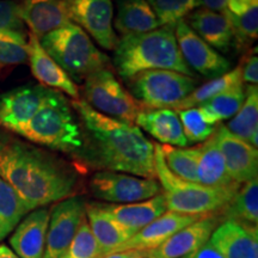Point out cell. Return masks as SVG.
Returning a JSON list of instances; mask_svg holds the SVG:
<instances>
[{
  "label": "cell",
  "instance_id": "ba28073f",
  "mask_svg": "<svg viewBox=\"0 0 258 258\" xmlns=\"http://www.w3.org/2000/svg\"><path fill=\"white\" fill-rule=\"evenodd\" d=\"M83 96V101L96 111L127 123H134L143 110L109 67L96 71L84 80Z\"/></svg>",
  "mask_w": 258,
  "mask_h": 258
},
{
  "label": "cell",
  "instance_id": "836d02e7",
  "mask_svg": "<svg viewBox=\"0 0 258 258\" xmlns=\"http://www.w3.org/2000/svg\"><path fill=\"white\" fill-rule=\"evenodd\" d=\"M27 44V35L0 32V69L28 62Z\"/></svg>",
  "mask_w": 258,
  "mask_h": 258
},
{
  "label": "cell",
  "instance_id": "4fadbf2b",
  "mask_svg": "<svg viewBox=\"0 0 258 258\" xmlns=\"http://www.w3.org/2000/svg\"><path fill=\"white\" fill-rule=\"evenodd\" d=\"M49 89L37 85H24L0 95V129L19 134L36 114Z\"/></svg>",
  "mask_w": 258,
  "mask_h": 258
},
{
  "label": "cell",
  "instance_id": "1f68e13d",
  "mask_svg": "<svg viewBox=\"0 0 258 258\" xmlns=\"http://www.w3.org/2000/svg\"><path fill=\"white\" fill-rule=\"evenodd\" d=\"M164 160L171 172L188 182L198 183L196 167H198V147L182 148L161 145Z\"/></svg>",
  "mask_w": 258,
  "mask_h": 258
},
{
  "label": "cell",
  "instance_id": "b9f144b4",
  "mask_svg": "<svg viewBox=\"0 0 258 258\" xmlns=\"http://www.w3.org/2000/svg\"><path fill=\"white\" fill-rule=\"evenodd\" d=\"M102 258H145L144 251H137V250H129V251H122V252H115L106 254Z\"/></svg>",
  "mask_w": 258,
  "mask_h": 258
},
{
  "label": "cell",
  "instance_id": "ffe728a7",
  "mask_svg": "<svg viewBox=\"0 0 258 258\" xmlns=\"http://www.w3.org/2000/svg\"><path fill=\"white\" fill-rule=\"evenodd\" d=\"M209 240L225 258H258V230L226 220L215 228Z\"/></svg>",
  "mask_w": 258,
  "mask_h": 258
},
{
  "label": "cell",
  "instance_id": "ab89813d",
  "mask_svg": "<svg viewBox=\"0 0 258 258\" xmlns=\"http://www.w3.org/2000/svg\"><path fill=\"white\" fill-rule=\"evenodd\" d=\"M182 258H225L220 251L217 249L215 245L212 244L211 240L206 241L199 249L186 254Z\"/></svg>",
  "mask_w": 258,
  "mask_h": 258
},
{
  "label": "cell",
  "instance_id": "44dd1931",
  "mask_svg": "<svg viewBox=\"0 0 258 258\" xmlns=\"http://www.w3.org/2000/svg\"><path fill=\"white\" fill-rule=\"evenodd\" d=\"M184 22L212 48L227 53L233 46V30L225 12L199 9L185 16Z\"/></svg>",
  "mask_w": 258,
  "mask_h": 258
},
{
  "label": "cell",
  "instance_id": "9a60e30c",
  "mask_svg": "<svg viewBox=\"0 0 258 258\" xmlns=\"http://www.w3.org/2000/svg\"><path fill=\"white\" fill-rule=\"evenodd\" d=\"M202 217H205V215L180 214V213L166 211L156 220L141 228L138 233L132 235L123 244L118 245L112 251V253L129 250L146 251L156 249V247L160 246L164 241L169 239L171 235L175 234L176 232L194 224Z\"/></svg>",
  "mask_w": 258,
  "mask_h": 258
},
{
  "label": "cell",
  "instance_id": "52a82bcc",
  "mask_svg": "<svg viewBox=\"0 0 258 258\" xmlns=\"http://www.w3.org/2000/svg\"><path fill=\"white\" fill-rule=\"evenodd\" d=\"M196 79L169 70L146 71L128 80V86L143 108H171L196 89Z\"/></svg>",
  "mask_w": 258,
  "mask_h": 258
},
{
  "label": "cell",
  "instance_id": "f546056e",
  "mask_svg": "<svg viewBox=\"0 0 258 258\" xmlns=\"http://www.w3.org/2000/svg\"><path fill=\"white\" fill-rule=\"evenodd\" d=\"M28 213L30 212L17 192L0 176V241L15 230Z\"/></svg>",
  "mask_w": 258,
  "mask_h": 258
},
{
  "label": "cell",
  "instance_id": "8d00e7d4",
  "mask_svg": "<svg viewBox=\"0 0 258 258\" xmlns=\"http://www.w3.org/2000/svg\"><path fill=\"white\" fill-rule=\"evenodd\" d=\"M63 258H102V252L93 237L86 217L80 224Z\"/></svg>",
  "mask_w": 258,
  "mask_h": 258
},
{
  "label": "cell",
  "instance_id": "8992f818",
  "mask_svg": "<svg viewBox=\"0 0 258 258\" xmlns=\"http://www.w3.org/2000/svg\"><path fill=\"white\" fill-rule=\"evenodd\" d=\"M41 46L74 83L109 67V57L97 48L82 28L69 23L40 38Z\"/></svg>",
  "mask_w": 258,
  "mask_h": 258
},
{
  "label": "cell",
  "instance_id": "277c9868",
  "mask_svg": "<svg viewBox=\"0 0 258 258\" xmlns=\"http://www.w3.org/2000/svg\"><path fill=\"white\" fill-rule=\"evenodd\" d=\"M18 135L29 143L71 154L73 158L78 156L84 144L82 127L71 103L60 91L51 89Z\"/></svg>",
  "mask_w": 258,
  "mask_h": 258
},
{
  "label": "cell",
  "instance_id": "30bf717a",
  "mask_svg": "<svg viewBox=\"0 0 258 258\" xmlns=\"http://www.w3.org/2000/svg\"><path fill=\"white\" fill-rule=\"evenodd\" d=\"M85 205L80 196H71L51 208L43 258H63L85 219Z\"/></svg>",
  "mask_w": 258,
  "mask_h": 258
},
{
  "label": "cell",
  "instance_id": "3957f363",
  "mask_svg": "<svg viewBox=\"0 0 258 258\" xmlns=\"http://www.w3.org/2000/svg\"><path fill=\"white\" fill-rule=\"evenodd\" d=\"M175 27L163 25L153 31L129 35L118 40L112 59L117 73L127 82L152 70L175 71L195 78L180 55Z\"/></svg>",
  "mask_w": 258,
  "mask_h": 258
},
{
  "label": "cell",
  "instance_id": "60d3db41",
  "mask_svg": "<svg viewBox=\"0 0 258 258\" xmlns=\"http://www.w3.org/2000/svg\"><path fill=\"white\" fill-rule=\"evenodd\" d=\"M195 8H202L215 12H224L227 10V0H196Z\"/></svg>",
  "mask_w": 258,
  "mask_h": 258
},
{
  "label": "cell",
  "instance_id": "f35d334b",
  "mask_svg": "<svg viewBox=\"0 0 258 258\" xmlns=\"http://www.w3.org/2000/svg\"><path fill=\"white\" fill-rule=\"evenodd\" d=\"M241 82L249 83L250 85H257L258 83V57L256 53L245 60V63L241 66Z\"/></svg>",
  "mask_w": 258,
  "mask_h": 258
},
{
  "label": "cell",
  "instance_id": "74e56055",
  "mask_svg": "<svg viewBox=\"0 0 258 258\" xmlns=\"http://www.w3.org/2000/svg\"><path fill=\"white\" fill-rule=\"evenodd\" d=\"M0 32L27 35L18 0H0Z\"/></svg>",
  "mask_w": 258,
  "mask_h": 258
},
{
  "label": "cell",
  "instance_id": "d4e9b609",
  "mask_svg": "<svg viewBox=\"0 0 258 258\" xmlns=\"http://www.w3.org/2000/svg\"><path fill=\"white\" fill-rule=\"evenodd\" d=\"M115 27L122 37L145 34L163 27L147 0H118Z\"/></svg>",
  "mask_w": 258,
  "mask_h": 258
},
{
  "label": "cell",
  "instance_id": "f1b7e54d",
  "mask_svg": "<svg viewBox=\"0 0 258 258\" xmlns=\"http://www.w3.org/2000/svg\"><path fill=\"white\" fill-rule=\"evenodd\" d=\"M227 220L257 227L258 224V182L257 178L244 183L222 209Z\"/></svg>",
  "mask_w": 258,
  "mask_h": 258
},
{
  "label": "cell",
  "instance_id": "6da1fadb",
  "mask_svg": "<svg viewBox=\"0 0 258 258\" xmlns=\"http://www.w3.org/2000/svg\"><path fill=\"white\" fill-rule=\"evenodd\" d=\"M71 106L82 124L84 141L74 159L101 171L157 179L154 146L138 125L108 117L83 99H73Z\"/></svg>",
  "mask_w": 258,
  "mask_h": 258
},
{
  "label": "cell",
  "instance_id": "2e32d148",
  "mask_svg": "<svg viewBox=\"0 0 258 258\" xmlns=\"http://www.w3.org/2000/svg\"><path fill=\"white\" fill-rule=\"evenodd\" d=\"M219 217L205 215L194 224L172 234L160 246L146 250L145 258H182L199 249L209 240L213 232L219 226Z\"/></svg>",
  "mask_w": 258,
  "mask_h": 258
},
{
  "label": "cell",
  "instance_id": "83f0119b",
  "mask_svg": "<svg viewBox=\"0 0 258 258\" xmlns=\"http://www.w3.org/2000/svg\"><path fill=\"white\" fill-rule=\"evenodd\" d=\"M227 129L251 146H258V89L257 85L246 88V97L243 105L232 120L228 122Z\"/></svg>",
  "mask_w": 258,
  "mask_h": 258
},
{
  "label": "cell",
  "instance_id": "5bb4252c",
  "mask_svg": "<svg viewBox=\"0 0 258 258\" xmlns=\"http://www.w3.org/2000/svg\"><path fill=\"white\" fill-rule=\"evenodd\" d=\"M215 143L224 157L228 175L238 184L257 178L258 151L246 141L237 138L224 124L214 132Z\"/></svg>",
  "mask_w": 258,
  "mask_h": 258
},
{
  "label": "cell",
  "instance_id": "e0dca14e",
  "mask_svg": "<svg viewBox=\"0 0 258 258\" xmlns=\"http://www.w3.org/2000/svg\"><path fill=\"white\" fill-rule=\"evenodd\" d=\"M27 49L28 62L30 64L31 73L41 83V85L67 93L73 99H80L79 88L77 84L43 49L40 43V38L32 35L31 32L28 34Z\"/></svg>",
  "mask_w": 258,
  "mask_h": 258
},
{
  "label": "cell",
  "instance_id": "4dcf8cb0",
  "mask_svg": "<svg viewBox=\"0 0 258 258\" xmlns=\"http://www.w3.org/2000/svg\"><path fill=\"white\" fill-rule=\"evenodd\" d=\"M241 82V67L238 66L234 70L228 71L227 73L222 74L218 78L212 79L211 82L203 84L200 88H196L190 93L188 97H185L182 102L178 103L173 110H184L189 108H196V106L203 104L205 102L215 97L219 93L224 92L231 86Z\"/></svg>",
  "mask_w": 258,
  "mask_h": 258
},
{
  "label": "cell",
  "instance_id": "603a6c76",
  "mask_svg": "<svg viewBox=\"0 0 258 258\" xmlns=\"http://www.w3.org/2000/svg\"><path fill=\"white\" fill-rule=\"evenodd\" d=\"M101 206L131 235L138 233L141 228L156 220L167 211L166 201L163 194H158L154 198L141 202Z\"/></svg>",
  "mask_w": 258,
  "mask_h": 258
},
{
  "label": "cell",
  "instance_id": "7c38bea8",
  "mask_svg": "<svg viewBox=\"0 0 258 258\" xmlns=\"http://www.w3.org/2000/svg\"><path fill=\"white\" fill-rule=\"evenodd\" d=\"M175 36L180 55L191 71L195 70L206 78L214 79L231 70L230 61L201 40L184 19L176 23Z\"/></svg>",
  "mask_w": 258,
  "mask_h": 258
},
{
  "label": "cell",
  "instance_id": "5b68a950",
  "mask_svg": "<svg viewBox=\"0 0 258 258\" xmlns=\"http://www.w3.org/2000/svg\"><path fill=\"white\" fill-rule=\"evenodd\" d=\"M154 146V167L167 211L189 215H211L222 211L233 199L234 190L214 189L173 175L164 160L161 145Z\"/></svg>",
  "mask_w": 258,
  "mask_h": 258
},
{
  "label": "cell",
  "instance_id": "4316f807",
  "mask_svg": "<svg viewBox=\"0 0 258 258\" xmlns=\"http://www.w3.org/2000/svg\"><path fill=\"white\" fill-rule=\"evenodd\" d=\"M245 97L246 89L244 88V83L240 82L196 108H199L208 123L215 125L219 122L233 117L243 105Z\"/></svg>",
  "mask_w": 258,
  "mask_h": 258
},
{
  "label": "cell",
  "instance_id": "cb8c5ba5",
  "mask_svg": "<svg viewBox=\"0 0 258 258\" xmlns=\"http://www.w3.org/2000/svg\"><path fill=\"white\" fill-rule=\"evenodd\" d=\"M198 167H196L198 183L208 188L234 190V191L240 188V184L235 183L228 175L224 157L215 143L214 135L198 146Z\"/></svg>",
  "mask_w": 258,
  "mask_h": 258
},
{
  "label": "cell",
  "instance_id": "484cf974",
  "mask_svg": "<svg viewBox=\"0 0 258 258\" xmlns=\"http://www.w3.org/2000/svg\"><path fill=\"white\" fill-rule=\"evenodd\" d=\"M85 217L101 249L102 257L112 253L118 245L123 244L132 237L98 203L85 205Z\"/></svg>",
  "mask_w": 258,
  "mask_h": 258
},
{
  "label": "cell",
  "instance_id": "ac0fdd59",
  "mask_svg": "<svg viewBox=\"0 0 258 258\" xmlns=\"http://www.w3.org/2000/svg\"><path fill=\"white\" fill-rule=\"evenodd\" d=\"M49 215L44 207L34 209L16 226L10 245L19 258H43Z\"/></svg>",
  "mask_w": 258,
  "mask_h": 258
},
{
  "label": "cell",
  "instance_id": "d6986e66",
  "mask_svg": "<svg viewBox=\"0 0 258 258\" xmlns=\"http://www.w3.org/2000/svg\"><path fill=\"white\" fill-rule=\"evenodd\" d=\"M21 17L31 34L38 38L72 23L69 0H23Z\"/></svg>",
  "mask_w": 258,
  "mask_h": 258
},
{
  "label": "cell",
  "instance_id": "7402d4cb",
  "mask_svg": "<svg viewBox=\"0 0 258 258\" xmlns=\"http://www.w3.org/2000/svg\"><path fill=\"white\" fill-rule=\"evenodd\" d=\"M134 123L164 145L175 147L189 145L183 133L178 112L171 108H143Z\"/></svg>",
  "mask_w": 258,
  "mask_h": 258
},
{
  "label": "cell",
  "instance_id": "7bdbcfd3",
  "mask_svg": "<svg viewBox=\"0 0 258 258\" xmlns=\"http://www.w3.org/2000/svg\"><path fill=\"white\" fill-rule=\"evenodd\" d=\"M0 258H19L14 251L6 245H0Z\"/></svg>",
  "mask_w": 258,
  "mask_h": 258
},
{
  "label": "cell",
  "instance_id": "7a4b0ae2",
  "mask_svg": "<svg viewBox=\"0 0 258 258\" xmlns=\"http://www.w3.org/2000/svg\"><path fill=\"white\" fill-rule=\"evenodd\" d=\"M0 176L29 212L71 198L78 173L66 161L0 129Z\"/></svg>",
  "mask_w": 258,
  "mask_h": 258
},
{
  "label": "cell",
  "instance_id": "8fae6325",
  "mask_svg": "<svg viewBox=\"0 0 258 258\" xmlns=\"http://www.w3.org/2000/svg\"><path fill=\"white\" fill-rule=\"evenodd\" d=\"M70 19L106 50H114L118 42L112 27L111 0H69Z\"/></svg>",
  "mask_w": 258,
  "mask_h": 258
},
{
  "label": "cell",
  "instance_id": "9c48e42d",
  "mask_svg": "<svg viewBox=\"0 0 258 258\" xmlns=\"http://www.w3.org/2000/svg\"><path fill=\"white\" fill-rule=\"evenodd\" d=\"M90 191L96 199L127 205L157 196L160 194V184L157 179L102 170L92 176Z\"/></svg>",
  "mask_w": 258,
  "mask_h": 258
},
{
  "label": "cell",
  "instance_id": "d6a6232c",
  "mask_svg": "<svg viewBox=\"0 0 258 258\" xmlns=\"http://www.w3.org/2000/svg\"><path fill=\"white\" fill-rule=\"evenodd\" d=\"M224 12L233 30V44L238 48L247 47L258 37V3L240 15L231 14L228 10Z\"/></svg>",
  "mask_w": 258,
  "mask_h": 258
},
{
  "label": "cell",
  "instance_id": "e575fe53",
  "mask_svg": "<svg viewBox=\"0 0 258 258\" xmlns=\"http://www.w3.org/2000/svg\"><path fill=\"white\" fill-rule=\"evenodd\" d=\"M177 112L188 144L203 143L214 134L215 125L206 121L199 108H189Z\"/></svg>",
  "mask_w": 258,
  "mask_h": 258
},
{
  "label": "cell",
  "instance_id": "d590c367",
  "mask_svg": "<svg viewBox=\"0 0 258 258\" xmlns=\"http://www.w3.org/2000/svg\"><path fill=\"white\" fill-rule=\"evenodd\" d=\"M161 25H176L195 9L196 0H147Z\"/></svg>",
  "mask_w": 258,
  "mask_h": 258
}]
</instances>
